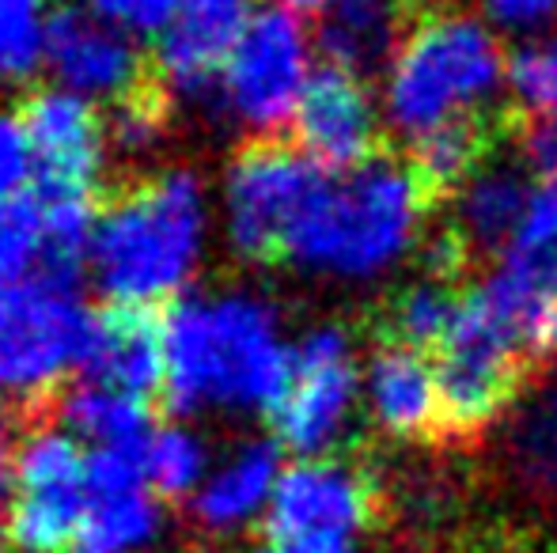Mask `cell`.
Here are the masks:
<instances>
[{"label": "cell", "mask_w": 557, "mask_h": 553, "mask_svg": "<svg viewBox=\"0 0 557 553\" xmlns=\"http://www.w3.org/2000/svg\"><path fill=\"white\" fill-rule=\"evenodd\" d=\"M296 345L262 296L224 292L183 296L163 318V399L175 417L206 410L270 414L288 391Z\"/></svg>", "instance_id": "1"}, {"label": "cell", "mask_w": 557, "mask_h": 553, "mask_svg": "<svg viewBox=\"0 0 557 553\" xmlns=\"http://www.w3.org/2000/svg\"><path fill=\"white\" fill-rule=\"evenodd\" d=\"M213 205L190 167L140 178L99 213L88 274L111 303L183 300L209 251Z\"/></svg>", "instance_id": "2"}, {"label": "cell", "mask_w": 557, "mask_h": 553, "mask_svg": "<svg viewBox=\"0 0 557 553\" xmlns=\"http://www.w3.org/2000/svg\"><path fill=\"white\" fill-rule=\"evenodd\" d=\"M421 224L410 175L380 155L349 175H326L304 209L285 262L337 277H372L410 247Z\"/></svg>", "instance_id": "3"}, {"label": "cell", "mask_w": 557, "mask_h": 553, "mask_svg": "<svg viewBox=\"0 0 557 553\" xmlns=\"http://www.w3.org/2000/svg\"><path fill=\"white\" fill-rule=\"evenodd\" d=\"M500 73H508V61L482 20L447 8L429 12L410 30L391 68V126L413 140L474 106H485Z\"/></svg>", "instance_id": "4"}, {"label": "cell", "mask_w": 557, "mask_h": 553, "mask_svg": "<svg viewBox=\"0 0 557 553\" xmlns=\"http://www.w3.org/2000/svg\"><path fill=\"white\" fill-rule=\"evenodd\" d=\"M543 364L512 338L482 288H470L459 323L436 349V402H441V440L474 443L516 406L523 387Z\"/></svg>", "instance_id": "5"}, {"label": "cell", "mask_w": 557, "mask_h": 553, "mask_svg": "<svg viewBox=\"0 0 557 553\" xmlns=\"http://www.w3.org/2000/svg\"><path fill=\"white\" fill-rule=\"evenodd\" d=\"M91 311L73 280L35 274L0 285V402H38L84 364Z\"/></svg>", "instance_id": "6"}, {"label": "cell", "mask_w": 557, "mask_h": 553, "mask_svg": "<svg viewBox=\"0 0 557 553\" xmlns=\"http://www.w3.org/2000/svg\"><path fill=\"white\" fill-rule=\"evenodd\" d=\"M323 171L300 144L255 137L232 155L221 183L227 247L243 262H285L288 239L319 193Z\"/></svg>", "instance_id": "7"}, {"label": "cell", "mask_w": 557, "mask_h": 553, "mask_svg": "<svg viewBox=\"0 0 557 553\" xmlns=\"http://www.w3.org/2000/svg\"><path fill=\"white\" fill-rule=\"evenodd\" d=\"M311 73L315 68L304 20L281 4L262 8L216 76L209 103L250 140L277 137L293 126Z\"/></svg>", "instance_id": "8"}, {"label": "cell", "mask_w": 557, "mask_h": 553, "mask_svg": "<svg viewBox=\"0 0 557 553\" xmlns=\"http://www.w3.org/2000/svg\"><path fill=\"white\" fill-rule=\"evenodd\" d=\"M88 455L65 425L20 436L4 542L12 553H73L91 501Z\"/></svg>", "instance_id": "9"}, {"label": "cell", "mask_w": 557, "mask_h": 553, "mask_svg": "<svg viewBox=\"0 0 557 553\" xmlns=\"http://www.w3.org/2000/svg\"><path fill=\"white\" fill-rule=\"evenodd\" d=\"M387 519L380 470L357 458H300L277 481L265 512V539H352Z\"/></svg>", "instance_id": "10"}, {"label": "cell", "mask_w": 557, "mask_h": 553, "mask_svg": "<svg viewBox=\"0 0 557 553\" xmlns=\"http://www.w3.org/2000/svg\"><path fill=\"white\" fill-rule=\"evenodd\" d=\"M357 402L352 338L342 326H319L296 341L293 379L270 410L273 436L300 458H319L337 448Z\"/></svg>", "instance_id": "11"}, {"label": "cell", "mask_w": 557, "mask_h": 553, "mask_svg": "<svg viewBox=\"0 0 557 553\" xmlns=\"http://www.w3.org/2000/svg\"><path fill=\"white\" fill-rule=\"evenodd\" d=\"M38 198H96L111 160V126L91 99L58 84L23 103Z\"/></svg>", "instance_id": "12"}, {"label": "cell", "mask_w": 557, "mask_h": 553, "mask_svg": "<svg viewBox=\"0 0 557 553\" xmlns=\"http://www.w3.org/2000/svg\"><path fill=\"white\" fill-rule=\"evenodd\" d=\"M46 73L58 88L111 106L145 88V58L133 30L84 4L58 8L53 15Z\"/></svg>", "instance_id": "13"}, {"label": "cell", "mask_w": 557, "mask_h": 553, "mask_svg": "<svg viewBox=\"0 0 557 553\" xmlns=\"http://www.w3.org/2000/svg\"><path fill=\"white\" fill-rule=\"evenodd\" d=\"M258 0H178L156 35V73L171 99L206 103L255 15Z\"/></svg>", "instance_id": "14"}, {"label": "cell", "mask_w": 557, "mask_h": 553, "mask_svg": "<svg viewBox=\"0 0 557 553\" xmlns=\"http://www.w3.org/2000/svg\"><path fill=\"white\" fill-rule=\"evenodd\" d=\"M293 134L296 144L331 175H349L387 155L368 84L334 65L311 73L300 111L293 118Z\"/></svg>", "instance_id": "15"}, {"label": "cell", "mask_w": 557, "mask_h": 553, "mask_svg": "<svg viewBox=\"0 0 557 553\" xmlns=\"http://www.w3.org/2000/svg\"><path fill=\"white\" fill-rule=\"evenodd\" d=\"M425 20L418 0H334L319 20L326 65L372 84L395 68L406 38Z\"/></svg>", "instance_id": "16"}, {"label": "cell", "mask_w": 557, "mask_h": 553, "mask_svg": "<svg viewBox=\"0 0 557 553\" xmlns=\"http://www.w3.org/2000/svg\"><path fill=\"white\" fill-rule=\"evenodd\" d=\"M81 372L84 379L140 399L163 391V323H156L148 307L111 303L107 311L91 315Z\"/></svg>", "instance_id": "17"}, {"label": "cell", "mask_w": 557, "mask_h": 553, "mask_svg": "<svg viewBox=\"0 0 557 553\" xmlns=\"http://www.w3.org/2000/svg\"><path fill=\"white\" fill-rule=\"evenodd\" d=\"M281 474L285 470H281L277 440H247L235 451H227L201 481L198 493L190 497V512L198 527L213 535L247 527L250 519L270 512Z\"/></svg>", "instance_id": "18"}, {"label": "cell", "mask_w": 557, "mask_h": 553, "mask_svg": "<svg viewBox=\"0 0 557 553\" xmlns=\"http://www.w3.org/2000/svg\"><path fill=\"white\" fill-rule=\"evenodd\" d=\"M368 402L372 417L391 440L436 443L441 440V402L436 376L425 353L403 345H380L368 368Z\"/></svg>", "instance_id": "19"}, {"label": "cell", "mask_w": 557, "mask_h": 553, "mask_svg": "<svg viewBox=\"0 0 557 553\" xmlns=\"http://www.w3.org/2000/svg\"><path fill=\"white\" fill-rule=\"evenodd\" d=\"M58 425H65L81 443L96 448H145L152 428V414L140 394L117 387L81 379L65 387L58 402Z\"/></svg>", "instance_id": "20"}, {"label": "cell", "mask_w": 557, "mask_h": 553, "mask_svg": "<svg viewBox=\"0 0 557 553\" xmlns=\"http://www.w3.org/2000/svg\"><path fill=\"white\" fill-rule=\"evenodd\" d=\"M470 288L447 285V280L425 277L410 288H398L391 300L380 303L372 318V334L380 345H403L413 353H429L441 349L447 334L459 323L462 300Z\"/></svg>", "instance_id": "21"}, {"label": "cell", "mask_w": 557, "mask_h": 553, "mask_svg": "<svg viewBox=\"0 0 557 553\" xmlns=\"http://www.w3.org/2000/svg\"><path fill=\"white\" fill-rule=\"evenodd\" d=\"M528 205H531V190L520 171L490 163V167L462 190L455 228L467 236V243L474 247V254L482 259V254H493V251H500V247L516 243L523 216H528Z\"/></svg>", "instance_id": "22"}, {"label": "cell", "mask_w": 557, "mask_h": 553, "mask_svg": "<svg viewBox=\"0 0 557 553\" xmlns=\"http://www.w3.org/2000/svg\"><path fill=\"white\" fill-rule=\"evenodd\" d=\"M163 531L160 493L152 486L91 493L73 553H140Z\"/></svg>", "instance_id": "23"}, {"label": "cell", "mask_w": 557, "mask_h": 553, "mask_svg": "<svg viewBox=\"0 0 557 553\" xmlns=\"http://www.w3.org/2000/svg\"><path fill=\"white\" fill-rule=\"evenodd\" d=\"M213 463H209L206 436L198 428L186 425V417L171 420V425L156 428L145 443V474L148 486L168 501H190L209 478Z\"/></svg>", "instance_id": "24"}, {"label": "cell", "mask_w": 557, "mask_h": 553, "mask_svg": "<svg viewBox=\"0 0 557 553\" xmlns=\"http://www.w3.org/2000/svg\"><path fill=\"white\" fill-rule=\"evenodd\" d=\"M50 0H0V88H23L46 68Z\"/></svg>", "instance_id": "25"}, {"label": "cell", "mask_w": 557, "mask_h": 553, "mask_svg": "<svg viewBox=\"0 0 557 553\" xmlns=\"http://www.w3.org/2000/svg\"><path fill=\"white\" fill-rule=\"evenodd\" d=\"M516 478L535 497L557 493V387L520 417L512 436Z\"/></svg>", "instance_id": "26"}, {"label": "cell", "mask_w": 557, "mask_h": 553, "mask_svg": "<svg viewBox=\"0 0 557 553\" xmlns=\"http://www.w3.org/2000/svg\"><path fill=\"white\" fill-rule=\"evenodd\" d=\"M46 269V224L42 205L15 198L0 205V285L35 277Z\"/></svg>", "instance_id": "27"}, {"label": "cell", "mask_w": 557, "mask_h": 553, "mask_svg": "<svg viewBox=\"0 0 557 553\" xmlns=\"http://www.w3.org/2000/svg\"><path fill=\"white\" fill-rule=\"evenodd\" d=\"M111 144L125 160H148L163 148L168 137V99L152 96V91H133L129 99L111 106Z\"/></svg>", "instance_id": "28"}, {"label": "cell", "mask_w": 557, "mask_h": 553, "mask_svg": "<svg viewBox=\"0 0 557 553\" xmlns=\"http://www.w3.org/2000/svg\"><path fill=\"white\" fill-rule=\"evenodd\" d=\"M516 103L535 118H557V42L531 46L508 61Z\"/></svg>", "instance_id": "29"}, {"label": "cell", "mask_w": 557, "mask_h": 553, "mask_svg": "<svg viewBox=\"0 0 557 553\" xmlns=\"http://www.w3.org/2000/svg\"><path fill=\"white\" fill-rule=\"evenodd\" d=\"M557 247V178H543L539 190L531 193L528 216L520 224V236L508 247L516 259H543Z\"/></svg>", "instance_id": "30"}, {"label": "cell", "mask_w": 557, "mask_h": 553, "mask_svg": "<svg viewBox=\"0 0 557 553\" xmlns=\"http://www.w3.org/2000/svg\"><path fill=\"white\" fill-rule=\"evenodd\" d=\"M30 178H35V160H30L23 118L0 114V205L23 198V186Z\"/></svg>", "instance_id": "31"}, {"label": "cell", "mask_w": 557, "mask_h": 553, "mask_svg": "<svg viewBox=\"0 0 557 553\" xmlns=\"http://www.w3.org/2000/svg\"><path fill=\"white\" fill-rule=\"evenodd\" d=\"M516 148L523 152V163L531 167V175L539 178H557V118H531L523 111V126L516 137Z\"/></svg>", "instance_id": "32"}, {"label": "cell", "mask_w": 557, "mask_h": 553, "mask_svg": "<svg viewBox=\"0 0 557 553\" xmlns=\"http://www.w3.org/2000/svg\"><path fill=\"white\" fill-rule=\"evenodd\" d=\"M178 0H114L111 20L129 27L133 35H160L168 27Z\"/></svg>", "instance_id": "33"}, {"label": "cell", "mask_w": 557, "mask_h": 553, "mask_svg": "<svg viewBox=\"0 0 557 553\" xmlns=\"http://www.w3.org/2000/svg\"><path fill=\"white\" fill-rule=\"evenodd\" d=\"M485 8L505 27H539L557 15V0H485Z\"/></svg>", "instance_id": "34"}, {"label": "cell", "mask_w": 557, "mask_h": 553, "mask_svg": "<svg viewBox=\"0 0 557 553\" xmlns=\"http://www.w3.org/2000/svg\"><path fill=\"white\" fill-rule=\"evenodd\" d=\"M255 553H357L352 539L315 535V539H265Z\"/></svg>", "instance_id": "35"}, {"label": "cell", "mask_w": 557, "mask_h": 553, "mask_svg": "<svg viewBox=\"0 0 557 553\" xmlns=\"http://www.w3.org/2000/svg\"><path fill=\"white\" fill-rule=\"evenodd\" d=\"M15 448H20V440H15L12 432V417H8L4 402H0V504L12 497V481H15Z\"/></svg>", "instance_id": "36"}, {"label": "cell", "mask_w": 557, "mask_h": 553, "mask_svg": "<svg viewBox=\"0 0 557 553\" xmlns=\"http://www.w3.org/2000/svg\"><path fill=\"white\" fill-rule=\"evenodd\" d=\"M508 259H516V254H508ZM523 262H531V266H535L539 274H543L546 280H550L554 292H557V247H554L550 254H543V259H523Z\"/></svg>", "instance_id": "37"}, {"label": "cell", "mask_w": 557, "mask_h": 553, "mask_svg": "<svg viewBox=\"0 0 557 553\" xmlns=\"http://www.w3.org/2000/svg\"><path fill=\"white\" fill-rule=\"evenodd\" d=\"M334 0H281V8H288V12L304 15V12H326Z\"/></svg>", "instance_id": "38"}, {"label": "cell", "mask_w": 557, "mask_h": 553, "mask_svg": "<svg viewBox=\"0 0 557 553\" xmlns=\"http://www.w3.org/2000/svg\"><path fill=\"white\" fill-rule=\"evenodd\" d=\"M76 4L96 8V12H99V15H107V20H111V12H114V0H76Z\"/></svg>", "instance_id": "39"}]
</instances>
